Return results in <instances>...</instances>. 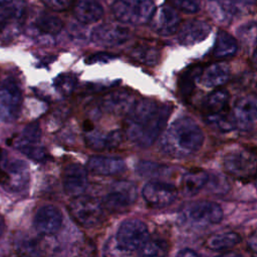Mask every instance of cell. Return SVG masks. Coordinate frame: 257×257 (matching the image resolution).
<instances>
[{"mask_svg": "<svg viewBox=\"0 0 257 257\" xmlns=\"http://www.w3.org/2000/svg\"><path fill=\"white\" fill-rule=\"evenodd\" d=\"M172 110L170 103L148 98L135 100L124 118L126 138L140 148L151 147L165 130Z\"/></svg>", "mask_w": 257, "mask_h": 257, "instance_id": "obj_1", "label": "cell"}, {"mask_svg": "<svg viewBox=\"0 0 257 257\" xmlns=\"http://www.w3.org/2000/svg\"><path fill=\"white\" fill-rule=\"evenodd\" d=\"M204 143V134L199 124L189 116L174 120L161 139V151L176 159L196 154Z\"/></svg>", "mask_w": 257, "mask_h": 257, "instance_id": "obj_2", "label": "cell"}, {"mask_svg": "<svg viewBox=\"0 0 257 257\" xmlns=\"http://www.w3.org/2000/svg\"><path fill=\"white\" fill-rule=\"evenodd\" d=\"M224 171L231 177L248 182L257 177V148L242 146L229 151L222 162Z\"/></svg>", "mask_w": 257, "mask_h": 257, "instance_id": "obj_3", "label": "cell"}, {"mask_svg": "<svg viewBox=\"0 0 257 257\" xmlns=\"http://www.w3.org/2000/svg\"><path fill=\"white\" fill-rule=\"evenodd\" d=\"M111 10L120 22L139 26L151 21L156 5L154 0H114Z\"/></svg>", "mask_w": 257, "mask_h": 257, "instance_id": "obj_4", "label": "cell"}, {"mask_svg": "<svg viewBox=\"0 0 257 257\" xmlns=\"http://www.w3.org/2000/svg\"><path fill=\"white\" fill-rule=\"evenodd\" d=\"M70 216L82 227L91 228L98 225L103 219V205L98 199L80 195L72 198L67 206Z\"/></svg>", "mask_w": 257, "mask_h": 257, "instance_id": "obj_5", "label": "cell"}, {"mask_svg": "<svg viewBox=\"0 0 257 257\" xmlns=\"http://www.w3.org/2000/svg\"><path fill=\"white\" fill-rule=\"evenodd\" d=\"M223 217L224 213L221 206L210 201L189 204L180 213V219L184 224L199 227L218 224Z\"/></svg>", "mask_w": 257, "mask_h": 257, "instance_id": "obj_6", "label": "cell"}, {"mask_svg": "<svg viewBox=\"0 0 257 257\" xmlns=\"http://www.w3.org/2000/svg\"><path fill=\"white\" fill-rule=\"evenodd\" d=\"M149 238L147 224L136 218L121 222L114 237L117 245L128 253L139 250Z\"/></svg>", "mask_w": 257, "mask_h": 257, "instance_id": "obj_7", "label": "cell"}, {"mask_svg": "<svg viewBox=\"0 0 257 257\" xmlns=\"http://www.w3.org/2000/svg\"><path fill=\"white\" fill-rule=\"evenodd\" d=\"M22 91L18 81L7 78L0 84V120L4 122L15 121L21 110Z\"/></svg>", "mask_w": 257, "mask_h": 257, "instance_id": "obj_8", "label": "cell"}, {"mask_svg": "<svg viewBox=\"0 0 257 257\" xmlns=\"http://www.w3.org/2000/svg\"><path fill=\"white\" fill-rule=\"evenodd\" d=\"M138 198L136 185L130 181H116L113 183L102 199V205L111 212H124L128 210Z\"/></svg>", "mask_w": 257, "mask_h": 257, "instance_id": "obj_9", "label": "cell"}, {"mask_svg": "<svg viewBox=\"0 0 257 257\" xmlns=\"http://www.w3.org/2000/svg\"><path fill=\"white\" fill-rule=\"evenodd\" d=\"M142 195L150 207L161 209L171 205L176 200L178 191L172 184L155 180L144 186Z\"/></svg>", "mask_w": 257, "mask_h": 257, "instance_id": "obj_10", "label": "cell"}, {"mask_svg": "<svg viewBox=\"0 0 257 257\" xmlns=\"http://www.w3.org/2000/svg\"><path fill=\"white\" fill-rule=\"evenodd\" d=\"M132 37L128 29L110 23H104L96 26L91 34L90 39L96 45L116 46L127 42Z\"/></svg>", "mask_w": 257, "mask_h": 257, "instance_id": "obj_11", "label": "cell"}, {"mask_svg": "<svg viewBox=\"0 0 257 257\" xmlns=\"http://www.w3.org/2000/svg\"><path fill=\"white\" fill-rule=\"evenodd\" d=\"M62 186L66 195L74 198L83 195L88 186L87 170L80 164H69L62 174Z\"/></svg>", "mask_w": 257, "mask_h": 257, "instance_id": "obj_12", "label": "cell"}, {"mask_svg": "<svg viewBox=\"0 0 257 257\" xmlns=\"http://www.w3.org/2000/svg\"><path fill=\"white\" fill-rule=\"evenodd\" d=\"M236 127L247 131L257 124V95L248 94L240 97L232 111Z\"/></svg>", "mask_w": 257, "mask_h": 257, "instance_id": "obj_13", "label": "cell"}, {"mask_svg": "<svg viewBox=\"0 0 257 257\" xmlns=\"http://www.w3.org/2000/svg\"><path fill=\"white\" fill-rule=\"evenodd\" d=\"M153 29L162 36H171L178 32L181 18L176 9L169 5H162L156 9L151 21Z\"/></svg>", "mask_w": 257, "mask_h": 257, "instance_id": "obj_14", "label": "cell"}, {"mask_svg": "<svg viewBox=\"0 0 257 257\" xmlns=\"http://www.w3.org/2000/svg\"><path fill=\"white\" fill-rule=\"evenodd\" d=\"M33 225L35 230L40 234H55L61 228L62 214L57 207L53 205H44L36 211Z\"/></svg>", "mask_w": 257, "mask_h": 257, "instance_id": "obj_15", "label": "cell"}, {"mask_svg": "<svg viewBox=\"0 0 257 257\" xmlns=\"http://www.w3.org/2000/svg\"><path fill=\"white\" fill-rule=\"evenodd\" d=\"M211 32V25L203 19H190L181 23L178 40L182 45L191 46L205 40Z\"/></svg>", "mask_w": 257, "mask_h": 257, "instance_id": "obj_16", "label": "cell"}, {"mask_svg": "<svg viewBox=\"0 0 257 257\" xmlns=\"http://www.w3.org/2000/svg\"><path fill=\"white\" fill-rule=\"evenodd\" d=\"M125 169V162L117 157L92 156L86 163V170L100 176H115L124 172Z\"/></svg>", "mask_w": 257, "mask_h": 257, "instance_id": "obj_17", "label": "cell"}, {"mask_svg": "<svg viewBox=\"0 0 257 257\" xmlns=\"http://www.w3.org/2000/svg\"><path fill=\"white\" fill-rule=\"evenodd\" d=\"M122 141V133L119 130L109 132H99L92 130L84 133V143L86 147L95 151L111 150L119 146Z\"/></svg>", "mask_w": 257, "mask_h": 257, "instance_id": "obj_18", "label": "cell"}, {"mask_svg": "<svg viewBox=\"0 0 257 257\" xmlns=\"http://www.w3.org/2000/svg\"><path fill=\"white\" fill-rule=\"evenodd\" d=\"M205 65L201 63H196L185 68L178 78L177 89L180 98L184 102H189L194 93L196 82L202 74Z\"/></svg>", "mask_w": 257, "mask_h": 257, "instance_id": "obj_19", "label": "cell"}, {"mask_svg": "<svg viewBox=\"0 0 257 257\" xmlns=\"http://www.w3.org/2000/svg\"><path fill=\"white\" fill-rule=\"evenodd\" d=\"M128 55L141 64L155 66L160 62L161 48L158 44L152 41L141 40L136 42L128 49Z\"/></svg>", "mask_w": 257, "mask_h": 257, "instance_id": "obj_20", "label": "cell"}, {"mask_svg": "<svg viewBox=\"0 0 257 257\" xmlns=\"http://www.w3.org/2000/svg\"><path fill=\"white\" fill-rule=\"evenodd\" d=\"M230 67L224 62L212 63L205 66L199 78V82L206 88H220L230 78Z\"/></svg>", "mask_w": 257, "mask_h": 257, "instance_id": "obj_21", "label": "cell"}, {"mask_svg": "<svg viewBox=\"0 0 257 257\" xmlns=\"http://www.w3.org/2000/svg\"><path fill=\"white\" fill-rule=\"evenodd\" d=\"M63 27V23L59 17L49 12H40L34 19L32 29L33 35L50 40L52 36L57 35Z\"/></svg>", "mask_w": 257, "mask_h": 257, "instance_id": "obj_22", "label": "cell"}, {"mask_svg": "<svg viewBox=\"0 0 257 257\" xmlns=\"http://www.w3.org/2000/svg\"><path fill=\"white\" fill-rule=\"evenodd\" d=\"M73 16L82 24L97 22L103 16V7L99 0H74Z\"/></svg>", "mask_w": 257, "mask_h": 257, "instance_id": "obj_23", "label": "cell"}, {"mask_svg": "<svg viewBox=\"0 0 257 257\" xmlns=\"http://www.w3.org/2000/svg\"><path fill=\"white\" fill-rule=\"evenodd\" d=\"M132 99V94L124 90L111 91L99 99L97 109L108 113H118L126 108H130V106L135 101Z\"/></svg>", "mask_w": 257, "mask_h": 257, "instance_id": "obj_24", "label": "cell"}, {"mask_svg": "<svg viewBox=\"0 0 257 257\" xmlns=\"http://www.w3.org/2000/svg\"><path fill=\"white\" fill-rule=\"evenodd\" d=\"M211 176L204 170L193 169L184 174L181 186L186 196L192 197L197 195L201 190L206 188L210 182Z\"/></svg>", "mask_w": 257, "mask_h": 257, "instance_id": "obj_25", "label": "cell"}, {"mask_svg": "<svg viewBox=\"0 0 257 257\" xmlns=\"http://www.w3.org/2000/svg\"><path fill=\"white\" fill-rule=\"evenodd\" d=\"M26 15V7L10 15L0 17V39L11 41L20 33Z\"/></svg>", "mask_w": 257, "mask_h": 257, "instance_id": "obj_26", "label": "cell"}, {"mask_svg": "<svg viewBox=\"0 0 257 257\" xmlns=\"http://www.w3.org/2000/svg\"><path fill=\"white\" fill-rule=\"evenodd\" d=\"M230 100L228 90L224 88H217L207 94L200 102V109L205 115L216 114L227 109Z\"/></svg>", "mask_w": 257, "mask_h": 257, "instance_id": "obj_27", "label": "cell"}, {"mask_svg": "<svg viewBox=\"0 0 257 257\" xmlns=\"http://www.w3.org/2000/svg\"><path fill=\"white\" fill-rule=\"evenodd\" d=\"M6 173L8 175V182L6 186L11 191H21L28 182V172L26 164L19 160H13L7 163Z\"/></svg>", "mask_w": 257, "mask_h": 257, "instance_id": "obj_28", "label": "cell"}, {"mask_svg": "<svg viewBox=\"0 0 257 257\" xmlns=\"http://www.w3.org/2000/svg\"><path fill=\"white\" fill-rule=\"evenodd\" d=\"M238 49L236 39L225 30H219L212 49V56L216 59H227L234 56Z\"/></svg>", "mask_w": 257, "mask_h": 257, "instance_id": "obj_29", "label": "cell"}, {"mask_svg": "<svg viewBox=\"0 0 257 257\" xmlns=\"http://www.w3.org/2000/svg\"><path fill=\"white\" fill-rule=\"evenodd\" d=\"M241 241V237L238 233L233 231L219 232L211 235L206 240V247L211 250H227L233 248Z\"/></svg>", "mask_w": 257, "mask_h": 257, "instance_id": "obj_30", "label": "cell"}, {"mask_svg": "<svg viewBox=\"0 0 257 257\" xmlns=\"http://www.w3.org/2000/svg\"><path fill=\"white\" fill-rule=\"evenodd\" d=\"M169 244L161 238H149L138 250V257H166Z\"/></svg>", "mask_w": 257, "mask_h": 257, "instance_id": "obj_31", "label": "cell"}, {"mask_svg": "<svg viewBox=\"0 0 257 257\" xmlns=\"http://www.w3.org/2000/svg\"><path fill=\"white\" fill-rule=\"evenodd\" d=\"M206 121L208 124L223 133H228L236 128V123L233 115L232 113L228 112L227 109L216 114L206 115Z\"/></svg>", "mask_w": 257, "mask_h": 257, "instance_id": "obj_32", "label": "cell"}, {"mask_svg": "<svg viewBox=\"0 0 257 257\" xmlns=\"http://www.w3.org/2000/svg\"><path fill=\"white\" fill-rule=\"evenodd\" d=\"M209 7L213 17L222 23L230 21L232 14L237 11L236 8L229 2V0L211 1Z\"/></svg>", "mask_w": 257, "mask_h": 257, "instance_id": "obj_33", "label": "cell"}, {"mask_svg": "<svg viewBox=\"0 0 257 257\" xmlns=\"http://www.w3.org/2000/svg\"><path fill=\"white\" fill-rule=\"evenodd\" d=\"M77 77L73 73L58 74L53 80V86L56 91L64 96L70 95L76 88Z\"/></svg>", "mask_w": 257, "mask_h": 257, "instance_id": "obj_34", "label": "cell"}, {"mask_svg": "<svg viewBox=\"0 0 257 257\" xmlns=\"http://www.w3.org/2000/svg\"><path fill=\"white\" fill-rule=\"evenodd\" d=\"M41 139V130L37 122L27 124L21 134L14 140L13 146L22 144H39Z\"/></svg>", "mask_w": 257, "mask_h": 257, "instance_id": "obj_35", "label": "cell"}, {"mask_svg": "<svg viewBox=\"0 0 257 257\" xmlns=\"http://www.w3.org/2000/svg\"><path fill=\"white\" fill-rule=\"evenodd\" d=\"M169 171V168L154 162L142 161L137 165V172L143 177H158L163 176Z\"/></svg>", "mask_w": 257, "mask_h": 257, "instance_id": "obj_36", "label": "cell"}, {"mask_svg": "<svg viewBox=\"0 0 257 257\" xmlns=\"http://www.w3.org/2000/svg\"><path fill=\"white\" fill-rule=\"evenodd\" d=\"M15 148L20 151L23 155L29 159L37 162L44 161L47 157L45 149L40 144H29V145H17Z\"/></svg>", "mask_w": 257, "mask_h": 257, "instance_id": "obj_37", "label": "cell"}, {"mask_svg": "<svg viewBox=\"0 0 257 257\" xmlns=\"http://www.w3.org/2000/svg\"><path fill=\"white\" fill-rule=\"evenodd\" d=\"M237 34L239 38L247 45H257V22L251 21L241 25Z\"/></svg>", "mask_w": 257, "mask_h": 257, "instance_id": "obj_38", "label": "cell"}, {"mask_svg": "<svg viewBox=\"0 0 257 257\" xmlns=\"http://www.w3.org/2000/svg\"><path fill=\"white\" fill-rule=\"evenodd\" d=\"M170 2L174 8L185 13L193 14L200 10L199 0H170Z\"/></svg>", "mask_w": 257, "mask_h": 257, "instance_id": "obj_39", "label": "cell"}, {"mask_svg": "<svg viewBox=\"0 0 257 257\" xmlns=\"http://www.w3.org/2000/svg\"><path fill=\"white\" fill-rule=\"evenodd\" d=\"M25 7V2L22 0H0V17L10 15Z\"/></svg>", "mask_w": 257, "mask_h": 257, "instance_id": "obj_40", "label": "cell"}, {"mask_svg": "<svg viewBox=\"0 0 257 257\" xmlns=\"http://www.w3.org/2000/svg\"><path fill=\"white\" fill-rule=\"evenodd\" d=\"M103 257H127L128 252L121 249L114 238H109L103 247Z\"/></svg>", "mask_w": 257, "mask_h": 257, "instance_id": "obj_41", "label": "cell"}, {"mask_svg": "<svg viewBox=\"0 0 257 257\" xmlns=\"http://www.w3.org/2000/svg\"><path fill=\"white\" fill-rule=\"evenodd\" d=\"M117 58L116 54L110 52H96L93 54H89L85 57L84 61L87 64H95V63H106L113 59Z\"/></svg>", "mask_w": 257, "mask_h": 257, "instance_id": "obj_42", "label": "cell"}, {"mask_svg": "<svg viewBox=\"0 0 257 257\" xmlns=\"http://www.w3.org/2000/svg\"><path fill=\"white\" fill-rule=\"evenodd\" d=\"M41 1L48 8H50L52 10H55V11L65 10L72 3V0H41Z\"/></svg>", "mask_w": 257, "mask_h": 257, "instance_id": "obj_43", "label": "cell"}, {"mask_svg": "<svg viewBox=\"0 0 257 257\" xmlns=\"http://www.w3.org/2000/svg\"><path fill=\"white\" fill-rule=\"evenodd\" d=\"M175 257H202L201 255H199L197 252H195L192 249L186 248V249H182L180 250Z\"/></svg>", "mask_w": 257, "mask_h": 257, "instance_id": "obj_44", "label": "cell"}, {"mask_svg": "<svg viewBox=\"0 0 257 257\" xmlns=\"http://www.w3.org/2000/svg\"><path fill=\"white\" fill-rule=\"evenodd\" d=\"M248 246L254 256L257 257V232L252 234L248 240Z\"/></svg>", "mask_w": 257, "mask_h": 257, "instance_id": "obj_45", "label": "cell"}, {"mask_svg": "<svg viewBox=\"0 0 257 257\" xmlns=\"http://www.w3.org/2000/svg\"><path fill=\"white\" fill-rule=\"evenodd\" d=\"M257 0H229V2L236 8L238 9L239 6H247V5H252L255 3Z\"/></svg>", "mask_w": 257, "mask_h": 257, "instance_id": "obj_46", "label": "cell"}, {"mask_svg": "<svg viewBox=\"0 0 257 257\" xmlns=\"http://www.w3.org/2000/svg\"><path fill=\"white\" fill-rule=\"evenodd\" d=\"M82 128H83L84 133H89V132H91L92 130H94V128H93V124H92V122H91L89 119H85V120L83 121Z\"/></svg>", "mask_w": 257, "mask_h": 257, "instance_id": "obj_47", "label": "cell"}, {"mask_svg": "<svg viewBox=\"0 0 257 257\" xmlns=\"http://www.w3.org/2000/svg\"><path fill=\"white\" fill-rule=\"evenodd\" d=\"M7 182H8V175H7V173H6L5 170H3V169L0 168V184H2L3 186H4V185L6 186Z\"/></svg>", "mask_w": 257, "mask_h": 257, "instance_id": "obj_48", "label": "cell"}, {"mask_svg": "<svg viewBox=\"0 0 257 257\" xmlns=\"http://www.w3.org/2000/svg\"><path fill=\"white\" fill-rule=\"evenodd\" d=\"M251 64L252 66L257 70V47L254 50L253 54H252V58H251Z\"/></svg>", "mask_w": 257, "mask_h": 257, "instance_id": "obj_49", "label": "cell"}, {"mask_svg": "<svg viewBox=\"0 0 257 257\" xmlns=\"http://www.w3.org/2000/svg\"><path fill=\"white\" fill-rule=\"evenodd\" d=\"M215 257H243V256L238 254V253H235V252H228V253L220 254V255L215 256Z\"/></svg>", "mask_w": 257, "mask_h": 257, "instance_id": "obj_50", "label": "cell"}, {"mask_svg": "<svg viewBox=\"0 0 257 257\" xmlns=\"http://www.w3.org/2000/svg\"><path fill=\"white\" fill-rule=\"evenodd\" d=\"M4 230H5V221H4V218L2 217V215L0 214V237L4 233Z\"/></svg>", "mask_w": 257, "mask_h": 257, "instance_id": "obj_51", "label": "cell"}, {"mask_svg": "<svg viewBox=\"0 0 257 257\" xmlns=\"http://www.w3.org/2000/svg\"><path fill=\"white\" fill-rule=\"evenodd\" d=\"M256 93H257V84H256Z\"/></svg>", "mask_w": 257, "mask_h": 257, "instance_id": "obj_52", "label": "cell"}, {"mask_svg": "<svg viewBox=\"0 0 257 257\" xmlns=\"http://www.w3.org/2000/svg\"><path fill=\"white\" fill-rule=\"evenodd\" d=\"M0 257H3V256H1V255H0Z\"/></svg>", "mask_w": 257, "mask_h": 257, "instance_id": "obj_53", "label": "cell"}]
</instances>
